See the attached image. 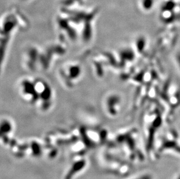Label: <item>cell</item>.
Here are the masks:
<instances>
[{"mask_svg":"<svg viewBox=\"0 0 180 179\" xmlns=\"http://www.w3.org/2000/svg\"><path fill=\"white\" fill-rule=\"evenodd\" d=\"M117 141L121 148V155H124L126 160L136 161L143 159V154L140 150L135 132L134 134L132 132L121 134L118 137Z\"/></svg>","mask_w":180,"mask_h":179,"instance_id":"6da1fadb","label":"cell"},{"mask_svg":"<svg viewBox=\"0 0 180 179\" xmlns=\"http://www.w3.org/2000/svg\"><path fill=\"white\" fill-rule=\"evenodd\" d=\"M128 179H154L153 175L149 172H144L137 174Z\"/></svg>","mask_w":180,"mask_h":179,"instance_id":"7a4b0ae2","label":"cell"},{"mask_svg":"<svg viewBox=\"0 0 180 179\" xmlns=\"http://www.w3.org/2000/svg\"><path fill=\"white\" fill-rule=\"evenodd\" d=\"M171 179H180V171L177 173Z\"/></svg>","mask_w":180,"mask_h":179,"instance_id":"3957f363","label":"cell"}]
</instances>
